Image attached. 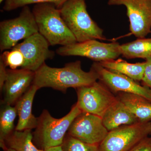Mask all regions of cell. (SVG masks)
<instances>
[{
    "label": "cell",
    "instance_id": "1",
    "mask_svg": "<svg viewBox=\"0 0 151 151\" xmlns=\"http://www.w3.org/2000/svg\"><path fill=\"white\" fill-rule=\"evenodd\" d=\"M98 80L97 74L90 69L81 68L79 60L66 63L62 68L52 67L45 63L36 72L33 84L38 89L49 87L65 93L70 88L76 89Z\"/></svg>",
    "mask_w": 151,
    "mask_h": 151
},
{
    "label": "cell",
    "instance_id": "2",
    "mask_svg": "<svg viewBox=\"0 0 151 151\" xmlns=\"http://www.w3.org/2000/svg\"><path fill=\"white\" fill-rule=\"evenodd\" d=\"M32 12L38 32L50 45L65 46L77 42L62 19L60 10L51 2L36 4Z\"/></svg>",
    "mask_w": 151,
    "mask_h": 151
},
{
    "label": "cell",
    "instance_id": "3",
    "mask_svg": "<svg viewBox=\"0 0 151 151\" xmlns=\"http://www.w3.org/2000/svg\"><path fill=\"white\" fill-rule=\"evenodd\" d=\"M81 112L76 103L67 115L60 119L54 118L47 110H43L37 118V126L33 133L35 145L44 151L62 145L70 125Z\"/></svg>",
    "mask_w": 151,
    "mask_h": 151
},
{
    "label": "cell",
    "instance_id": "4",
    "mask_svg": "<svg viewBox=\"0 0 151 151\" xmlns=\"http://www.w3.org/2000/svg\"><path fill=\"white\" fill-rule=\"evenodd\" d=\"M59 9L62 19L77 42L106 40L103 30L88 13L85 0H68Z\"/></svg>",
    "mask_w": 151,
    "mask_h": 151
},
{
    "label": "cell",
    "instance_id": "5",
    "mask_svg": "<svg viewBox=\"0 0 151 151\" xmlns=\"http://www.w3.org/2000/svg\"><path fill=\"white\" fill-rule=\"evenodd\" d=\"M37 32L32 10L28 6L24 7L18 17L0 22V50L12 49L20 40Z\"/></svg>",
    "mask_w": 151,
    "mask_h": 151
},
{
    "label": "cell",
    "instance_id": "6",
    "mask_svg": "<svg viewBox=\"0 0 151 151\" xmlns=\"http://www.w3.org/2000/svg\"><path fill=\"white\" fill-rule=\"evenodd\" d=\"M151 134V122H138L108 132L99 145L100 151H130Z\"/></svg>",
    "mask_w": 151,
    "mask_h": 151
},
{
    "label": "cell",
    "instance_id": "7",
    "mask_svg": "<svg viewBox=\"0 0 151 151\" xmlns=\"http://www.w3.org/2000/svg\"><path fill=\"white\" fill-rule=\"evenodd\" d=\"M75 89L77 95L76 103L81 111L101 117L118 100L113 92L100 81Z\"/></svg>",
    "mask_w": 151,
    "mask_h": 151
},
{
    "label": "cell",
    "instance_id": "8",
    "mask_svg": "<svg viewBox=\"0 0 151 151\" xmlns=\"http://www.w3.org/2000/svg\"><path fill=\"white\" fill-rule=\"evenodd\" d=\"M119 46L117 42L105 43L92 40L61 46L56 50V53L60 56L82 57L100 62L117 59L121 55Z\"/></svg>",
    "mask_w": 151,
    "mask_h": 151
},
{
    "label": "cell",
    "instance_id": "9",
    "mask_svg": "<svg viewBox=\"0 0 151 151\" xmlns=\"http://www.w3.org/2000/svg\"><path fill=\"white\" fill-rule=\"evenodd\" d=\"M109 6H125L130 32L137 38L151 33V0H108Z\"/></svg>",
    "mask_w": 151,
    "mask_h": 151
},
{
    "label": "cell",
    "instance_id": "10",
    "mask_svg": "<svg viewBox=\"0 0 151 151\" xmlns=\"http://www.w3.org/2000/svg\"><path fill=\"white\" fill-rule=\"evenodd\" d=\"M108 132L102 117L82 112L73 120L67 134L83 142L99 145Z\"/></svg>",
    "mask_w": 151,
    "mask_h": 151
},
{
    "label": "cell",
    "instance_id": "11",
    "mask_svg": "<svg viewBox=\"0 0 151 151\" xmlns=\"http://www.w3.org/2000/svg\"><path fill=\"white\" fill-rule=\"evenodd\" d=\"M97 74L98 80L113 92H125L142 96L151 102V89L138 81L106 69L99 62L93 63L91 68Z\"/></svg>",
    "mask_w": 151,
    "mask_h": 151
},
{
    "label": "cell",
    "instance_id": "12",
    "mask_svg": "<svg viewBox=\"0 0 151 151\" xmlns=\"http://www.w3.org/2000/svg\"><path fill=\"white\" fill-rule=\"evenodd\" d=\"M47 41L39 32L37 33L18 43L13 48L21 52L24 58L22 68L36 72L47 59H52L55 55L50 49Z\"/></svg>",
    "mask_w": 151,
    "mask_h": 151
},
{
    "label": "cell",
    "instance_id": "13",
    "mask_svg": "<svg viewBox=\"0 0 151 151\" xmlns=\"http://www.w3.org/2000/svg\"><path fill=\"white\" fill-rule=\"evenodd\" d=\"M6 79L2 90L5 105H13L32 85L35 72L21 68L7 69Z\"/></svg>",
    "mask_w": 151,
    "mask_h": 151
},
{
    "label": "cell",
    "instance_id": "14",
    "mask_svg": "<svg viewBox=\"0 0 151 151\" xmlns=\"http://www.w3.org/2000/svg\"><path fill=\"white\" fill-rule=\"evenodd\" d=\"M38 88L33 84L28 90L16 103L19 116L18 122L15 130L22 131L35 129L37 126L38 119L32 114L33 102Z\"/></svg>",
    "mask_w": 151,
    "mask_h": 151
},
{
    "label": "cell",
    "instance_id": "15",
    "mask_svg": "<svg viewBox=\"0 0 151 151\" xmlns=\"http://www.w3.org/2000/svg\"><path fill=\"white\" fill-rule=\"evenodd\" d=\"M102 119L103 124L108 132L122 126L140 122L137 117L118 98L105 111Z\"/></svg>",
    "mask_w": 151,
    "mask_h": 151
},
{
    "label": "cell",
    "instance_id": "16",
    "mask_svg": "<svg viewBox=\"0 0 151 151\" xmlns=\"http://www.w3.org/2000/svg\"><path fill=\"white\" fill-rule=\"evenodd\" d=\"M118 94L117 98L137 117L139 122H151V102L137 94L125 92Z\"/></svg>",
    "mask_w": 151,
    "mask_h": 151
},
{
    "label": "cell",
    "instance_id": "17",
    "mask_svg": "<svg viewBox=\"0 0 151 151\" xmlns=\"http://www.w3.org/2000/svg\"><path fill=\"white\" fill-rule=\"evenodd\" d=\"M99 63L106 69L126 76L138 82L142 80L145 68V61L130 63L122 58H117Z\"/></svg>",
    "mask_w": 151,
    "mask_h": 151
},
{
    "label": "cell",
    "instance_id": "18",
    "mask_svg": "<svg viewBox=\"0 0 151 151\" xmlns=\"http://www.w3.org/2000/svg\"><path fill=\"white\" fill-rule=\"evenodd\" d=\"M121 55L127 59L151 58V38H140L133 41L120 45Z\"/></svg>",
    "mask_w": 151,
    "mask_h": 151
},
{
    "label": "cell",
    "instance_id": "19",
    "mask_svg": "<svg viewBox=\"0 0 151 151\" xmlns=\"http://www.w3.org/2000/svg\"><path fill=\"white\" fill-rule=\"evenodd\" d=\"M32 130L18 131L15 130L6 139L5 145L7 148L16 151H45L39 149L33 142Z\"/></svg>",
    "mask_w": 151,
    "mask_h": 151
},
{
    "label": "cell",
    "instance_id": "20",
    "mask_svg": "<svg viewBox=\"0 0 151 151\" xmlns=\"http://www.w3.org/2000/svg\"><path fill=\"white\" fill-rule=\"evenodd\" d=\"M17 115L15 107L5 105L0 113V147L5 151L7 149L5 140L15 129L14 122Z\"/></svg>",
    "mask_w": 151,
    "mask_h": 151
},
{
    "label": "cell",
    "instance_id": "21",
    "mask_svg": "<svg viewBox=\"0 0 151 151\" xmlns=\"http://www.w3.org/2000/svg\"><path fill=\"white\" fill-rule=\"evenodd\" d=\"M0 59L2 60L6 67L12 69L22 68L24 63V58L21 52L13 48L11 50H5L1 55Z\"/></svg>",
    "mask_w": 151,
    "mask_h": 151
},
{
    "label": "cell",
    "instance_id": "22",
    "mask_svg": "<svg viewBox=\"0 0 151 151\" xmlns=\"http://www.w3.org/2000/svg\"><path fill=\"white\" fill-rule=\"evenodd\" d=\"M61 146L64 151H100L99 145L83 142L67 134Z\"/></svg>",
    "mask_w": 151,
    "mask_h": 151
},
{
    "label": "cell",
    "instance_id": "23",
    "mask_svg": "<svg viewBox=\"0 0 151 151\" xmlns=\"http://www.w3.org/2000/svg\"><path fill=\"white\" fill-rule=\"evenodd\" d=\"M45 2H51V0H5L3 9L10 12L32 4Z\"/></svg>",
    "mask_w": 151,
    "mask_h": 151
},
{
    "label": "cell",
    "instance_id": "24",
    "mask_svg": "<svg viewBox=\"0 0 151 151\" xmlns=\"http://www.w3.org/2000/svg\"><path fill=\"white\" fill-rule=\"evenodd\" d=\"M146 65L142 81V85L151 89V58L146 60Z\"/></svg>",
    "mask_w": 151,
    "mask_h": 151
},
{
    "label": "cell",
    "instance_id": "25",
    "mask_svg": "<svg viewBox=\"0 0 151 151\" xmlns=\"http://www.w3.org/2000/svg\"><path fill=\"white\" fill-rule=\"evenodd\" d=\"M130 151H151V137L145 138Z\"/></svg>",
    "mask_w": 151,
    "mask_h": 151
},
{
    "label": "cell",
    "instance_id": "26",
    "mask_svg": "<svg viewBox=\"0 0 151 151\" xmlns=\"http://www.w3.org/2000/svg\"><path fill=\"white\" fill-rule=\"evenodd\" d=\"M6 67L2 60L0 59V90L1 91L2 90L3 86L6 79L7 75Z\"/></svg>",
    "mask_w": 151,
    "mask_h": 151
},
{
    "label": "cell",
    "instance_id": "27",
    "mask_svg": "<svg viewBox=\"0 0 151 151\" xmlns=\"http://www.w3.org/2000/svg\"><path fill=\"white\" fill-rule=\"evenodd\" d=\"M67 1L68 0H51V3L54 4L58 9H60Z\"/></svg>",
    "mask_w": 151,
    "mask_h": 151
},
{
    "label": "cell",
    "instance_id": "28",
    "mask_svg": "<svg viewBox=\"0 0 151 151\" xmlns=\"http://www.w3.org/2000/svg\"><path fill=\"white\" fill-rule=\"evenodd\" d=\"M45 151H64L63 149L62 146H59L57 147H52L47 149Z\"/></svg>",
    "mask_w": 151,
    "mask_h": 151
},
{
    "label": "cell",
    "instance_id": "29",
    "mask_svg": "<svg viewBox=\"0 0 151 151\" xmlns=\"http://www.w3.org/2000/svg\"><path fill=\"white\" fill-rule=\"evenodd\" d=\"M5 151H16L15 150H14V149H11V148H8Z\"/></svg>",
    "mask_w": 151,
    "mask_h": 151
},
{
    "label": "cell",
    "instance_id": "30",
    "mask_svg": "<svg viewBox=\"0 0 151 151\" xmlns=\"http://www.w3.org/2000/svg\"><path fill=\"white\" fill-rule=\"evenodd\" d=\"M5 0H0V3H2L3 2V1H4Z\"/></svg>",
    "mask_w": 151,
    "mask_h": 151
},
{
    "label": "cell",
    "instance_id": "31",
    "mask_svg": "<svg viewBox=\"0 0 151 151\" xmlns=\"http://www.w3.org/2000/svg\"></svg>",
    "mask_w": 151,
    "mask_h": 151
}]
</instances>
